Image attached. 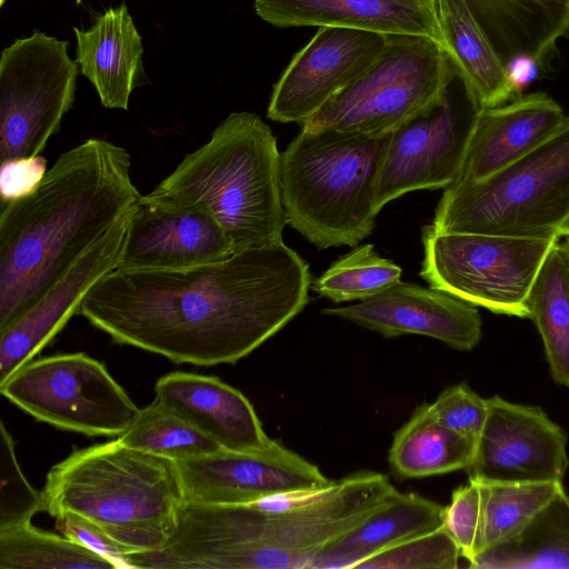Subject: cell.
Masks as SVG:
<instances>
[{
    "label": "cell",
    "mask_w": 569,
    "mask_h": 569,
    "mask_svg": "<svg viewBox=\"0 0 569 569\" xmlns=\"http://www.w3.org/2000/svg\"><path fill=\"white\" fill-rule=\"evenodd\" d=\"M309 264L284 242L182 270L106 274L78 313L113 341L177 363H236L309 302Z\"/></svg>",
    "instance_id": "obj_1"
},
{
    "label": "cell",
    "mask_w": 569,
    "mask_h": 569,
    "mask_svg": "<svg viewBox=\"0 0 569 569\" xmlns=\"http://www.w3.org/2000/svg\"><path fill=\"white\" fill-rule=\"evenodd\" d=\"M131 154L90 138L63 152L28 196L1 204L0 330L29 309L141 197Z\"/></svg>",
    "instance_id": "obj_2"
},
{
    "label": "cell",
    "mask_w": 569,
    "mask_h": 569,
    "mask_svg": "<svg viewBox=\"0 0 569 569\" xmlns=\"http://www.w3.org/2000/svg\"><path fill=\"white\" fill-rule=\"evenodd\" d=\"M397 490L376 471L348 475L320 490L243 505L184 501L163 548L129 557L131 568L307 569L330 540Z\"/></svg>",
    "instance_id": "obj_3"
},
{
    "label": "cell",
    "mask_w": 569,
    "mask_h": 569,
    "mask_svg": "<svg viewBox=\"0 0 569 569\" xmlns=\"http://www.w3.org/2000/svg\"><path fill=\"white\" fill-rule=\"evenodd\" d=\"M280 156L258 114L232 112L148 194L213 218L234 253L281 243Z\"/></svg>",
    "instance_id": "obj_4"
},
{
    "label": "cell",
    "mask_w": 569,
    "mask_h": 569,
    "mask_svg": "<svg viewBox=\"0 0 569 569\" xmlns=\"http://www.w3.org/2000/svg\"><path fill=\"white\" fill-rule=\"evenodd\" d=\"M42 510L81 515L134 553L159 551L186 501L176 461L113 441L72 451L47 475Z\"/></svg>",
    "instance_id": "obj_5"
},
{
    "label": "cell",
    "mask_w": 569,
    "mask_h": 569,
    "mask_svg": "<svg viewBox=\"0 0 569 569\" xmlns=\"http://www.w3.org/2000/svg\"><path fill=\"white\" fill-rule=\"evenodd\" d=\"M389 136L302 129L280 156L287 223L318 249L355 247L370 236Z\"/></svg>",
    "instance_id": "obj_6"
},
{
    "label": "cell",
    "mask_w": 569,
    "mask_h": 569,
    "mask_svg": "<svg viewBox=\"0 0 569 569\" xmlns=\"http://www.w3.org/2000/svg\"><path fill=\"white\" fill-rule=\"evenodd\" d=\"M569 217V116L533 151L473 183L451 184L430 224L437 232L559 237Z\"/></svg>",
    "instance_id": "obj_7"
},
{
    "label": "cell",
    "mask_w": 569,
    "mask_h": 569,
    "mask_svg": "<svg viewBox=\"0 0 569 569\" xmlns=\"http://www.w3.org/2000/svg\"><path fill=\"white\" fill-rule=\"evenodd\" d=\"M455 77L446 50L435 40L387 36L378 59L301 128L389 133L442 100Z\"/></svg>",
    "instance_id": "obj_8"
},
{
    "label": "cell",
    "mask_w": 569,
    "mask_h": 569,
    "mask_svg": "<svg viewBox=\"0 0 569 569\" xmlns=\"http://www.w3.org/2000/svg\"><path fill=\"white\" fill-rule=\"evenodd\" d=\"M559 237L422 229L420 277L431 288L495 313L529 318L528 300Z\"/></svg>",
    "instance_id": "obj_9"
},
{
    "label": "cell",
    "mask_w": 569,
    "mask_h": 569,
    "mask_svg": "<svg viewBox=\"0 0 569 569\" xmlns=\"http://www.w3.org/2000/svg\"><path fill=\"white\" fill-rule=\"evenodd\" d=\"M68 44L34 30L2 50L1 161L39 156L72 108L80 70Z\"/></svg>",
    "instance_id": "obj_10"
},
{
    "label": "cell",
    "mask_w": 569,
    "mask_h": 569,
    "mask_svg": "<svg viewBox=\"0 0 569 569\" xmlns=\"http://www.w3.org/2000/svg\"><path fill=\"white\" fill-rule=\"evenodd\" d=\"M0 391L37 420L89 437L121 436L139 411L107 368L82 352L30 361Z\"/></svg>",
    "instance_id": "obj_11"
},
{
    "label": "cell",
    "mask_w": 569,
    "mask_h": 569,
    "mask_svg": "<svg viewBox=\"0 0 569 569\" xmlns=\"http://www.w3.org/2000/svg\"><path fill=\"white\" fill-rule=\"evenodd\" d=\"M450 91L429 110L390 132L377 184L379 211L410 191L451 186L458 178L477 112Z\"/></svg>",
    "instance_id": "obj_12"
},
{
    "label": "cell",
    "mask_w": 569,
    "mask_h": 569,
    "mask_svg": "<svg viewBox=\"0 0 569 569\" xmlns=\"http://www.w3.org/2000/svg\"><path fill=\"white\" fill-rule=\"evenodd\" d=\"M488 415L466 469L478 483L560 482L569 466L565 430L539 407L488 398Z\"/></svg>",
    "instance_id": "obj_13"
},
{
    "label": "cell",
    "mask_w": 569,
    "mask_h": 569,
    "mask_svg": "<svg viewBox=\"0 0 569 569\" xmlns=\"http://www.w3.org/2000/svg\"><path fill=\"white\" fill-rule=\"evenodd\" d=\"M187 501L243 505L330 486L320 469L276 440L258 450L229 451L178 461Z\"/></svg>",
    "instance_id": "obj_14"
},
{
    "label": "cell",
    "mask_w": 569,
    "mask_h": 569,
    "mask_svg": "<svg viewBox=\"0 0 569 569\" xmlns=\"http://www.w3.org/2000/svg\"><path fill=\"white\" fill-rule=\"evenodd\" d=\"M387 36L342 27H320L295 53L274 83L267 116L301 127L380 56Z\"/></svg>",
    "instance_id": "obj_15"
},
{
    "label": "cell",
    "mask_w": 569,
    "mask_h": 569,
    "mask_svg": "<svg viewBox=\"0 0 569 569\" xmlns=\"http://www.w3.org/2000/svg\"><path fill=\"white\" fill-rule=\"evenodd\" d=\"M233 253L229 238L210 216L144 194L130 211L116 269L182 270Z\"/></svg>",
    "instance_id": "obj_16"
},
{
    "label": "cell",
    "mask_w": 569,
    "mask_h": 569,
    "mask_svg": "<svg viewBox=\"0 0 569 569\" xmlns=\"http://www.w3.org/2000/svg\"><path fill=\"white\" fill-rule=\"evenodd\" d=\"M130 211L29 309L0 330V383L30 362L61 331L69 319L78 313L90 290L117 268Z\"/></svg>",
    "instance_id": "obj_17"
},
{
    "label": "cell",
    "mask_w": 569,
    "mask_h": 569,
    "mask_svg": "<svg viewBox=\"0 0 569 569\" xmlns=\"http://www.w3.org/2000/svg\"><path fill=\"white\" fill-rule=\"evenodd\" d=\"M335 316L377 331L386 338L420 335L469 351L481 340V317L476 306L450 293L399 281L359 303L326 308Z\"/></svg>",
    "instance_id": "obj_18"
},
{
    "label": "cell",
    "mask_w": 569,
    "mask_h": 569,
    "mask_svg": "<svg viewBox=\"0 0 569 569\" xmlns=\"http://www.w3.org/2000/svg\"><path fill=\"white\" fill-rule=\"evenodd\" d=\"M565 117L562 108L545 92L480 109L452 184L479 182L509 168L550 138Z\"/></svg>",
    "instance_id": "obj_19"
},
{
    "label": "cell",
    "mask_w": 569,
    "mask_h": 569,
    "mask_svg": "<svg viewBox=\"0 0 569 569\" xmlns=\"http://www.w3.org/2000/svg\"><path fill=\"white\" fill-rule=\"evenodd\" d=\"M256 13L280 27H342L418 36L445 49L435 0H254Z\"/></svg>",
    "instance_id": "obj_20"
},
{
    "label": "cell",
    "mask_w": 569,
    "mask_h": 569,
    "mask_svg": "<svg viewBox=\"0 0 569 569\" xmlns=\"http://www.w3.org/2000/svg\"><path fill=\"white\" fill-rule=\"evenodd\" d=\"M154 393L156 401L223 450H258L271 440L248 398L217 377L171 372L157 381Z\"/></svg>",
    "instance_id": "obj_21"
},
{
    "label": "cell",
    "mask_w": 569,
    "mask_h": 569,
    "mask_svg": "<svg viewBox=\"0 0 569 569\" xmlns=\"http://www.w3.org/2000/svg\"><path fill=\"white\" fill-rule=\"evenodd\" d=\"M76 61L109 109L128 110L130 96L146 79L142 38L126 3L96 17L89 29L73 28Z\"/></svg>",
    "instance_id": "obj_22"
},
{
    "label": "cell",
    "mask_w": 569,
    "mask_h": 569,
    "mask_svg": "<svg viewBox=\"0 0 569 569\" xmlns=\"http://www.w3.org/2000/svg\"><path fill=\"white\" fill-rule=\"evenodd\" d=\"M445 506L395 490L360 522L325 545L307 569H356L363 560L443 527Z\"/></svg>",
    "instance_id": "obj_23"
},
{
    "label": "cell",
    "mask_w": 569,
    "mask_h": 569,
    "mask_svg": "<svg viewBox=\"0 0 569 569\" xmlns=\"http://www.w3.org/2000/svg\"><path fill=\"white\" fill-rule=\"evenodd\" d=\"M502 61L542 68L569 33L568 0H465Z\"/></svg>",
    "instance_id": "obj_24"
},
{
    "label": "cell",
    "mask_w": 569,
    "mask_h": 569,
    "mask_svg": "<svg viewBox=\"0 0 569 569\" xmlns=\"http://www.w3.org/2000/svg\"><path fill=\"white\" fill-rule=\"evenodd\" d=\"M445 41L463 92L478 109L509 101L518 92L508 66L499 57L465 0H435Z\"/></svg>",
    "instance_id": "obj_25"
},
{
    "label": "cell",
    "mask_w": 569,
    "mask_h": 569,
    "mask_svg": "<svg viewBox=\"0 0 569 569\" xmlns=\"http://www.w3.org/2000/svg\"><path fill=\"white\" fill-rule=\"evenodd\" d=\"M475 447L476 440L439 423L425 403L395 433L388 461L399 479L425 478L466 470Z\"/></svg>",
    "instance_id": "obj_26"
},
{
    "label": "cell",
    "mask_w": 569,
    "mask_h": 569,
    "mask_svg": "<svg viewBox=\"0 0 569 569\" xmlns=\"http://www.w3.org/2000/svg\"><path fill=\"white\" fill-rule=\"evenodd\" d=\"M477 569H569V496L562 489L518 535L478 555Z\"/></svg>",
    "instance_id": "obj_27"
},
{
    "label": "cell",
    "mask_w": 569,
    "mask_h": 569,
    "mask_svg": "<svg viewBox=\"0 0 569 569\" xmlns=\"http://www.w3.org/2000/svg\"><path fill=\"white\" fill-rule=\"evenodd\" d=\"M528 308L553 381L569 387V261L560 239L540 268Z\"/></svg>",
    "instance_id": "obj_28"
},
{
    "label": "cell",
    "mask_w": 569,
    "mask_h": 569,
    "mask_svg": "<svg viewBox=\"0 0 569 569\" xmlns=\"http://www.w3.org/2000/svg\"><path fill=\"white\" fill-rule=\"evenodd\" d=\"M1 569H114L110 559L30 522L0 529Z\"/></svg>",
    "instance_id": "obj_29"
},
{
    "label": "cell",
    "mask_w": 569,
    "mask_h": 569,
    "mask_svg": "<svg viewBox=\"0 0 569 569\" xmlns=\"http://www.w3.org/2000/svg\"><path fill=\"white\" fill-rule=\"evenodd\" d=\"M480 486L482 519L478 555L518 535L563 489L560 482Z\"/></svg>",
    "instance_id": "obj_30"
},
{
    "label": "cell",
    "mask_w": 569,
    "mask_h": 569,
    "mask_svg": "<svg viewBox=\"0 0 569 569\" xmlns=\"http://www.w3.org/2000/svg\"><path fill=\"white\" fill-rule=\"evenodd\" d=\"M118 439L130 448L176 462L222 450L217 442L156 400L139 409Z\"/></svg>",
    "instance_id": "obj_31"
},
{
    "label": "cell",
    "mask_w": 569,
    "mask_h": 569,
    "mask_svg": "<svg viewBox=\"0 0 569 569\" xmlns=\"http://www.w3.org/2000/svg\"><path fill=\"white\" fill-rule=\"evenodd\" d=\"M401 273L398 264L366 243L333 261L310 288L335 303L363 301L398 283Z\"/></svg>",
    "instance_id": "obj_32"
},
{
    "label": "cell",
    "mask_w": 569,
    "mask_h": 569,
    "mask_svg": "<svg viewBox=\"0 0 569 569\" xmlns=\"http://www.w3.org/2000/svg\"><path fill=\"white\" fill-rule=\"evenodd\" d=\"M460 557L459 547L441 527L388 548L356 569H455Z\"/></svg>",
    "instance_id": "obj_33"
},
{
    "label": "cell",
    "mask_w": 569,
    "mask_h": 569,
    "mask_svg": "<svg viewBox=\"0 0 569 569\" xmlns=\"http://www.w3.org/2000/svg\"><path fill=\"white\" fill-rule=\"evenodd\" d=\"M14 440L0 426V529L30 522L42 510V493L26 479L17 461Z\"/></svg>",
    "instance_id": "obj_34"
},
{
    "label": "cell",
    "mask_w": 569,
    "mask_h": 569,
    "mask_svg": "<svg viewBox=\"0 0 569 569\" xmlns=\"http://www.w3.org/2000/svg\"><path fill=\"white\" fill-rule=\"evenodd\" d=\"M428 408L446 428L477 441L488 415V400L466 382L442 390Z\"/></svg>",
    "instance_id": "obj_35"
},
{
    "label": "cell",
    "mask_w": 569,
    "mask_h": 569,
    "mask_svg": "<svg viewBox=\"0 0 569 569\" xmlns=\"http://www.w3.org/2000/svg\"><path fill=\"white\" fill-rule=\"evenodd\" d=\"M481 519V486L469 480L452 492L451 501L445 508L443 520L445 529L459 547L461 557L469 563L479 553Z\"/></svg>",
    "instance_id": "obj_36"
},
{
    "label": "cell",
    "mask_w": 569,
    "mask_h": 569,
    "mask_svg": "<svg viewBox=\"0 0 569 569\" xmlns=\"http://www.w3.org/2000/svg\"><path fill=\"white\" fill-rule=\"evenodd\" d=\"M54 519L62 536L110 559L119 568H128L127 558L134 552L112 539L97 523L74 512H63Z\"/></svg>",
    "instance_id": "obj_37"
},
{
    "label": "cell",
    "mask_w": 569,
    "mask_h": 569,
    "mask_svg": "<svg viewBox=\"0 0 569 569\" xmlns=\"http://www.w3.org/2000/svg\"><path fill=\"white\" fill-rule=\"evenodd\" d=\"M47 159L42 156L1 161V204L30 194L46 176Z\"/></svg>",
    "instance_id": "obj_38"
},
{
    "label": "cell",
    "mask_w": 569,
    "mask_h": 569,
    "mask_svg": "<svg viewBox=\"0 0 569 569\" xmlns=\"http://www.w3.org/2000/svg\"><path fill=\"white\" fill-rule=\"evenodd\" d=\"M559 239L569 261V234H562L559 237Z\"/></svg>",
    "instance_id": "obj_39"
},
{
    "label": "cell",
    "mask_w": 569,
    "mask_h": 569,
    "mask_svg": "<svg viewBox=\"0 0 569 569\" xmlns=\"http://www.w3.org/2000/svg\"><path fill=\"white\" fill-rule=\"evenodd\" d=\"M562 234H569V217L565 220L559 230V237Z\"/></svg>",
    "instance_id": "obj_40"
},
{
    "label": "cell",
    "mask_w": 569,
    "mask_h": 569,
    "mask_svg": "<svg viewBox=\"0 0 569 569\" xmlns=\"http://www.w3.org/2000/svg\"><path fill=\"white\" fill-rule=\"evenodd\" d=\"M4 2L6 0H0V6H3Z\"/></svg>",
    "instance_id": "obj_41"
},
{
    "label": "cell",
    "mask_w": 569,
    "mask_h": 569,
    "mask_svg": "<svg viewBox=\"0 0 569 569\" xmlns=\"http://www.w3.org/2000/svg\"><path fill=\"white\" fill-rule=\"evenodd\" d=\"M569 1V0H568Z\"/></svg>",
    "instance_id": "obj_42"
}]
</instances>
